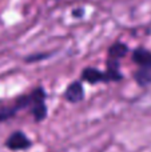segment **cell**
<instances>
[{
    "label": "cell",
    "mask_w": 151,
    "mask_h": 152,
    "mask_svg": "<svg viewBox=\"0 0 151 152\" xmlns=\"http://www.w3.org/2000/svg\"><path fill=\"white\" fill-rule=\"evenodd\" d=\"M48 56L50 55H43V53H40V55H37V56H28L26 60L29 63V61H35L36 59H45V58H48Z\"/></svg>",
    "instance_id": "obj_9"
},
{
    "label": "cell",
    "mask_w": 151,
    "mask_h": 152,
    "mask_svg": "<svg viewBox=\"0 0 151 152\" xmlns=\"http://www.w3.org/2000/svg\"><path fill=\"white\" fill-rule=\"evenodd\" d=\"M136 84L141 87H146L151 84V68H139L134 74Z\"/></svg>",
    "instance_id": "obj_8"
},
{
    "label": "cell",
    "mask_w": 151,
    "mask_h": 152,
    "mask_svg": "<svg viewBox=\"0 0 151 152\" xmlns=\"http://www.w3.org/2000/svg\"><path fill=\"white\" fill-rule=\"evenodd\" d=\"M45 99H47V97H40L31 107V113L36 123H40V121L45 120V118H47V115H48V108H47V104H45Z\"/></svg>",
    "instance_id": "obj_7"
},
{
    "label": "cell",
    "mask_w": 151,
    "mask_h": 152,
    "mask_svg": "<svg viewBox=\"0 0 151 152\" xmlns=\"http://www.w3.org/2000/svg\"><path fill=\"white\" fill-rule=\"evenodd\" d=\"M40 97H47L45 89L43 87H36V88L32 89L27 95L18 97L12 105L1 107L0 108V121H7L10 119H12L20 110H26V108L31 110V107L35 104V102L37 99H40Z\"/></svg>",
    "instance_id": "obj_1"
},
{
    "label": "cell",
    "mask_w": 151,
    "mask_h": 152,
    "mask_svg": "<svg viewBox=\"0 0 151 152\" xmlns=\"http://www.w3.org/2000/svg\"><path fill=\"white\" fill-rule=\"evenodd\" d=\"M5 147L11 151H26L32 147V142L23 131H15L7 137Z\"/></svg>",
    "instance_id": "obj_2"
},
{
    "label": "cell",
    "mask_w": 151,
    "mask_h": 152,
    "mask_svg": "<svg viewBox=\"0 0 151 152\" xmlns=\"http://www.w3.org/2000/svg\"><path fill=\"white\" fill-rule=\"evenodd\" d=\"M82 80L94 86V84L98 83H108V81H111V79L106 71L103 72L100 69L94 68V67H87L82 71Z\"/></svg>",
    "instance_id": "obj_4"
},
{
    "label": "cell",
    "mask_w": 151,
    "mask_h": 152,
    "mask_svg": "<svg viewBox=\"0 0 151 152\" xmlns=\"http://www.w3.org/2000/svg\"><path fill=\"white\" fill-rule=\"evenodd\" d=\"M72 15L76 16V18H82L83 15H84V10H79V11H74L72 12Z\"/></svg>",
    "instance_id": "obj_10"
},
{
    "label": "cell",
    "mask_w": 151,
    "mask_h": 152,
    "mask_svg": "<svg viewBox=\"0 0 151 152\" xmlns=\"http://www.w3.org/2000/svg\"><path fill=\"white\" fill-rule=\"evenodd\" d=\"M63 96L67 102L72 103V104L80 103L83 99H84V87H83V83L80 80L71 81V83L67 86Z\"/></svg>",
    "instance_id": "obj_3"
},
{
    "label": "cell",
    "mask_w": 151,
    "mask_h": 152,
    "mask_svg": "<svg viewBox=\"0 0 151 152\" xmlns=\"http://www.w3.org/2000/svg\"><path fill=\"white\" fill-rule=\"evenodd\" d=\"M128 45L123 42H115L114 44L110 45L108 51H107V59L108 60H117L119 61L128 53Z\"/></svg>",
    "instance_id": "obj_6"
},
{
    "label": "cell",
    "mask_w": 151,
    "mask_h": 152,
    "mask_svg": "<svg viewBox=\"0 0 151 152\" xmlns=\"http://www.w3.org/2000/svg\"><path fill=\"white\" fill-rule=\"evenodd\" d=\"M131 59L141 68H151V51L143 47H136L133 51Z\"/></svg>",
    "instance_id": "obj_5"
}]
</instances>
